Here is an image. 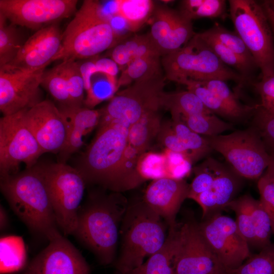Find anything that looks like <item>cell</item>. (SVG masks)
I'll use <instances>...</instances> for the list:
<instances>
[{
	"instance_id": "obj_1",
	"label": "cell",
	"mask_w": 274,
	"mask_h": 274,
	"mask_svg": "<svg viewBox=\"0 0 274 274\" xmlns=\"http://www.w3.org/2000/svg\"><path fill=\"white\" fill-rule=\"evenodd\" d=\"M130 125L119 120L99 124L96 133L77 161L86 185L122 193L139 186L125 167Z\"/></svg>"
},
{
	"instance_id": "obj_2",
	"label": "cell",
	"mask_w": 274,
	"mask_h": 274,
	"mask_svg": "<svg viewBox=\"0 0 274 274\" xmlns=\"http://www.w3.org/2000/svg\"><path fill=\"white\" fill-rule=\"evenodd\" d=\"M128 201L121 194L104 191L90 193L81 204L73 235L96 257L99 263H114L121 223Z\"/></svg>"
},
{
	"instance_id": "obj_3",
	"label": "cell",
	"mask_w": 274,
	"mask_h": 274,
	"mask_svg": "<svg viewBox=\"0 0 274 274\" xmlns=\"http://www.w3.org/2000/svg\"><path fill=\"white\" fill-rule=\"evenodd\" d=\"M0 189L30 231L49 241L62 234L44 180L35 165L1 179Z\"/></svg>"
},
{
	"instance_id": "obj_4",
	"label": "cell",
	"mask_w": 274,
	"mask_h": 274,
	"mask_svg": "<svg viewBox=\"0 0 274 274\" xmlns=\"http://www.w3.org/2000/svg\"><path fill=\"white\" fill-rule=\"evenodd\" d=\"M166 222L142 198L128 202L120 229V247L114 262L117 274H127L158 251L168 234Z\"/></svg>"
},
{
	"instance_id": "obj_5",
	"label": "cell",
	"mask_w": 274,
	"mask_h": 274,
	"mask_svg": "<svg viewBox=\"0 0 274 274\" xmlns=\"http://www.w3.org/2000/svg\"><path fill=\"white\" fill-rule=\"evenodd\" d=\"M116 44L114 31L100 2L85 0L62 32L61 48L52 62L89 59Z\"/></svg>"
},
{
	"instance_id": "obj_6",
	"label": "cell",
	"mask_w": 274,
	"mask_h": 274,
	"mask_svg": "<svg viewBox=\"0 0 274 274\" xmlns=\"http://www.w3.org/2000/svg\"><path fill=\"white\" fill-rule=\"evenodd\" d=\"M161 61L165 79L179 84L220 79L242 84L248 80L223 63L197 33L183 47L163 56Z\"/></svg>"
},
{
	"instance_id": "obj_7",
	"label": "cell",
	"mask_w": 274,
	"mask_h": 274,
	"mask_svg": "<svg viewBox=\"0 0 274 274\" xmlns=\"http://www.w3.org/2000/svg\"><path fill=\"white\" fill-rule=\"evenodd\" d=\"M35 166L45 183L60 231L73 235L87 185L84 178L66 163L37 162Z\"/></svg>"
},
{
	"instance_id": "obj_8",
	"label": "cell",
	"mask_w": 274,
	"mask_h": 274,
	"mask_svg": "<svg viewBox=\"0 0 274 274\" xmlns=\"http://www.w3.org/2000/svg\"><path fill=\"white\" fill-rule=\"evenodd\" d=\"M235 31L250 52L261 75L274 73V38L261 5L254 0H229Z\"/></svg>"
},
{
	"instance_id": "obj_9",
	"label": "cell",
	"mask_w": 274,
	"mask_h": 274,
	"mask_svg": "<svg viewBox=\"0 0 274 274\" xmlns=\"http://www.w3.org/2000/svg\"><path fill=\"white\" fill-rule=\"evenodd\" d=\"M205 137L211 149L220 153L243 178L259 179L270 163L271 156L252 126L228 134Z\"/></svg>"
},
{
	"instance_id": "obj_10",
	"label": "cell",
	"mask_w": 274,
	"mask_h": 274,
	"mask_svg": "<svg viewBox=\"0 0 274 274\" xmlns=\"http://www.w3.org/2000/svg\"><path fill=\"white\" fill-rule=\"evenodd\" d=\"M24 111L0 119V179L19 173L21 163L32 167L44 153L24 121Z\"/></svg>"
},
{
	"instance_id": "obj_11",
	"label": "cell",
	"mask_w": 274,
	"mask_h": 274,
	"mask_svg": "<svg viewBox=\"0 0 274 274\" xmlns=\"http://www.w3.org/2000/svg\"><path fill=\"white\" fill-rule=\"evenodd\" d=\"M164 76L136 82L115 94L100 109L99 124L119 120L130 125L147 115L158 111L165 86ZM98 124V125H99Z\"/></svg>"
},
{
	"instance_id": "obj_12",
	"label": "cell",
	"mask_w": 274,
	"mask_h": 274,
	"mask_svg": "<svg viewBox=\"0 0 274 274\" xmlns=\"http://www.w3.org/2000/svg\"><path fill=\"white\" fill-rule=\"evenodd\" d=\"M175 274H234L212 250L198 223L189 218L179 223L175 255Z\"/></svg>"
},
{
	"instance_id": "obj_13",
	"label": "cell",
	"mask_w": 274,
	"mask_h": 274,
	"mask_svg": "<svg viewBox=\"0 0 274 274\" xmlns=\"http://www.w3.org/2000/svg\"><path fill=\"white\" fill-rule=\"evenodd\" d=\"M198 224L209 246L228 269L234 271L252 255L232 218L218 213Z\"/></svg>"
},
{
	"instance_id": "obj_14",
	"label": "cell",
	"mask_w": 274,
	"mask_h": 274,
	"mask_svg": "<svg viewBox=\"0 0 274 274\" xmlns=\"http://www.w3.org/2000/svg\"><path fill=\"white\" fill-rule=\"evenodd\" d=\"M77 0H0V13L11 23L38 30L77 11Z\"/></svg>"
},
{
	"instance_id": "obj_15",
	"label": "cell",
	"mask_w": 274,
	"mask_h": 274,
	"mask_svg": "<svg viewBox=\"0 0 274 274\" xmlns=\"http://www.w3.org/2000/svg\"><path fill=\"white\" fill-rule=\"evenodd\" d=\"M44 71L0 67V110L3 116L28 110L43 100L41 87Z\"/></svg>"
},
{
	"instance_id": "obj_16",
	"label": "cell",
	"mask_w": 274,
	"mask_h": 274,
	"mask_svg": "<svg viewBox=\"0 0 274 274\" xmlns=\"http://www.w3.org/2000/svg\"><path fill=\"white\" fill-rule=\"evenodd\" d=\"M24 121L45 153H59L68 135V124L57 106L43 100L23 113Z\"/></svg>"
},
{
	"instance_id": "obj_17",
	"label": "cell",
	"mask_w": 274,
	"mask_h": 274,
	"mask_svg": "<svg viewBox=\"0 0 274 274\" xmlns=\"http://www.w3.org/2000/svg\"><path fill=\"white\" fill-rule=\"evenodd\" d=\"M27 264L23 274H90V267L81 252L63 234Z\"/></svg>"
},
{
	"instance_id": "obj_18",
	"label": "cell",
	"mask_w": 274,
	"mask_h": 274,
	"mask_svg": "<svg viewBox=\"0 0 274 274\" xmlns=\"http://www.w3.org/2000/svg\"><path fill=\"white\" fill-rule=\"evenodd\" d=\"M148 33L161 57L186 44L195 35L192 21L179 10L156 5Z\"/></svg>"
},
{
	"instance_id": "obj_19",
	"label": "cell",
	"mask_w": 274,
	"mask_h": 274,
	"mask_svg": "<svg viewBox=\"0 0 274 274\" xmlns=\"http://www.w3.org/2000/svg\"><path fill=\"white\" fill-rule=\"evenodd\" d=\"M62 39L57 23L43 27L28 38L14 59L3 67L25 72L45 70L59 51Z\"/></svg>"
},
{
	"instance_id": "obj_20",
	"label": "cell",
	"mask_w": 274,
	"mask_h": 274,
	"mask_svg": "<svg viewBox=\"0 0 274 274\" xmlns=\"http://www.w3.org/2000/svg\"><path fill=\"white\" fill-rule=\"evenodd\" d=\"M189 192V184L183 179L160 177L149 184L142 199L166 222L169 228L178 225L177 215L188 198Z\"/></svg>"
},
{
	"instance_id": "obj_21",
	"label": "cell",
	"mask_w": 274,
	"mask_h": 274,
	"mask_svg": "<svg viewBox=\"0 0 274 274\" xmlns=\"http://www.w3.org/2000/svg\"><path fill=\"white\" fill-rule=\"evenodd\" d=\"M243 178L230 166H227L207 191L191 198L201 207L202 220L221 213L236 198L242 186Z\"/></svg>"
},
{
	"instance_id": "obj_22",
	"label": "cell",
	"mask_w": 274,
	"mask_h": 274,
	"mask_svg": "<svg viewBox=\"0 0 274 274\" xmlns=\"http://www.w3.org/2000/svg\"><path fill=\"white\" fill-rule=\"evenodd\" d=\"M66 118L68 124L66 142L59 153L60 161H66L84 145V139L96 126H98L100 110L85 107H69L57 106Z\"/></svg>"
},
{
	"instance_id": "obj_23",
	"label": "cell",
	"mask_w": 274,
	"mask_h": 274,
	"mask_svg": "<svg viewBox=\"0 0 274 274\" xmlns=\"http://www.w3.org/2000/svg\"><path fill=\"white\" fill-rule=\"evenodd\" d=\"M161 124L160 116L157 111L130 126L127 150V155L130 158L141 159L153 140L157 136Z\"/></svg>"
},
{
	"instance_id": "obj_24",
	"label": "cell",
	"mask_w": 274,
	"mask_h": 274,
	"mask_svg": "<svg viewBox=\"0 0 274 274\" xmlns=\"http://www.w3.org/2000/svg\"><path fill=\"white\" fill-rule=\"evenodd\" d=\"M149 56L161 57L149 33L125 39L112 47L110 53V58L122 70L133 60Z\"/></svg>"
},
{
	"instance_id": "obj_25",
	"label": "cell",
	"mask_w": 274,
	"mask_h": 274,
	"mask_svg": "<svg viewBox=\"0 0 274 274\" xmlns=\"http://www.w3.org/2000/svg\"><path fill=\"white\" fill-rule=\"evenodd\" d=\"M178 224L176 227L168 228L166 240L158 251L127 274H175V255Z\"/></svg>"
},
{
	"instance_id": "obj_26",
	"label": "cell",
	"mask_w": 274,
	"mask_h": 274,
	"mask_svg": "<svg viewBox=\"0 0 274 274\" xmlns=\"http://www.w3.org/2000/svg\"><path fill=\"white\" fill-rule=\"evenodd\" d=\"M160 106L170 112L172 120L193 115L213 114L194 93L188 90L170 93L163 91L160 96Z\"/></svg>"
},
{
	"instance_id": "obj_27",
	"label": "cell",
	"mask_w": 274,
	"mask_h": 274,
	"mask_svg": "<svg viewBox=\"0 0 274 274\" xmlns=\"http://www.w3.org/2000/svg\"><path fill=\"white\" fill-rule=\"evenodd\" d=\"M27 251L23 238L6 236L0 239L1 274L11 273L25 269Z\"/></svg>"
},
{
	"instance_id": "obj_28",
	"label": "cell",
	"mask_w": 274,
	"mask_h": 274,
	"mask_svg": "<svg viewBox=\"0 0 274 274\" xmlns=\"http://www.w3.org/2000/svg\"><path fill=\"white\" fill-rule=\"evenodd\" d=\"M161 68V57L159 56H149L135 59L122 70L117 80L118 88L162 76Z\"/></svg>"
},
{
	"instance_id": "obj_29",
	"label": "cell",
	"mask_w": 274,
	"mask_h": 274,
	"mask_svg": "<svg viewBox=\"0 0 274 274\" xmlns=\"http://www.w3.org/2000/svg\"><path fill=\"white\" fill-rule=\"evenodd\" d=\"M117 15L127 23L131 32L139 30L151 18L156 5L151 0H117Z\"/></svg>"
},
{
	"instance_id": "obj_30",
	"label": "cell",
	"mask_w": 274,
	"mask_h": 274,
	"mask_svg": "<svg viewBox=\"0 0 274 274\" xmlns=\"http://www.w3.org/2000/svg\"><path fill=\"white\" fill-rule=\"evenodd\" d=\"M19 27L0 13V67L14 59L26 41Z\"/></svg>"
},
{
	"instance_id": "obj_31",
	"label": "cell",
	"mask_w": 274,
	"mask_h": 274,
	"mask_svg": "<svg viewBox=\"0 0 274 274\" xmlns=\"http://www.w3.org/2000/svg\"><path fill=\"white\" fill-rule=\"evenodd\" d=\"M181 84L194 93L213 114L231 121H239L246 118L237 112L205 87L192 80H186Z\"/></svg>"
},
{
	"instance_id": "obj_32",
	"label": "cell",
	"mask_w": 274,
	"mask_h": 274,
	"mask_svg": "<svg viewBox=\"0 0 274 274\" xmlns=\"http://www.w3.org/2000/svg\"><path fill=\"white\" fill-rule=\"evenodd\" d=\"M243 196L255 229L257 249L261 250L271 244L272 230L270 218L260 200L255 199L250 194Z\"/></svg>"
},
{
	"instance_id": "obj_33",
	"label": "cell",
	"mask_w": 274,
	"mask_h": 274,
	"mask_svg": "<svg viewBox=\"0 0 274 274\" xmlns=\"http://www.w3.org/2000/svg\"><path fill=\"white\" fill-rule=\"evenodd\" d=\"M197 34L223 63L234 70L247 79L255 68L257 67L249 64L237 56L212 37L207 30L197 33Z\"/></svg>"
},
{
	"instance_id": "obj_34",
	"label": "cell",
	"mask_w": 274,
	"mask_h": 274,
	"mask_svg": "<svg viewBox=\"0 0 274 274\" xmlns=\"http://www.w3.org/2000/svg\"><path fill=\"white\" fill-rule=\"evenodd\" d=\"M226 167V165L212 157L207 158L196 166L194 168V178L189 184L188 198L191 199L207 191Z\"/></svg>"
},
{
	"instance_id": "obj_35",
	"label": "cell",
	"mask_w": 274,
	"mask_h": 274,
	"mask_svg": "<svg viewBox=\"0 0 274 274\" xmlns=\"http://www.w3.org/2000/svg\"><path fill=\"white\" fill-rule=\"evenodd\" d=\"M117 80L116 77L106 73L93 74L90 79L89 88L86 91L85 107L93 109L102 101L111 99L118 89Z\"/></svg>"
},
{
	"instance_id": "obj_36",
	"label": "cell",
	"mask_w": 274,
	"mask_h": 274,
	"mask_svg": "<svg viewBox=\"0 0 274 274\" xmlns=\"http://www.w3.org/2000/svg\"><path fill=\"white\" fill-rule=\"evenodd\" d=\"M169 122L175 134L189 151L192 163L213 151L204 136L191 130L180 119H172Z\"/></svg>"
},
{
	"instance_id": "obj_37",
	"label": "cell",
	"mask_w": 274,
	"mask_h": 274,
	"mask_svg": "<svg viewBox=\"0 0 274 274\" xmlns=\"http://www.w3.org/2000/svg\"><path fill=\"white\" fill-rule=\"evenodd\" d=\"M226 10L224 0H184L180 3L179 11L190 20L201 18L222 17Z\"/></svg>"
},
{
	"instance_id": "obj_38",
	"label": "cell",
	"mask_w": 274,
	"mask_h": 274,
	"mask_svg": "<svg viewBox=\"0 0 274 274\" xmlns=\"http://www.w3.org/2000/svg\"><path fill=\"white\" fill-rule=\"evenodd\" d=\"M41 86L57 102V106L72 107L61 62L51 69L44 71Z\"/></svg>"
},
{
	"instance_id": "obj_39",
	"label": "cell",
	"mask_w": 274,
	"mask_h": 274,
	"mask_svg": "<svg viewBox=\"0 0 274 274\" xmlns=\"http://www.w3.org/2000/svg\"><path fill=\"white\" fill-rule=\"evenodd\" d=\"M180 120L191 130L205 136H217L233 129L232 123L222 120L214 114L193 115Z\"/></svg>"
},
{
	"instance_id": "obj_40",
	"label": "cell",
	"mask_w": 274,
	"mask_h": 274,
	"mask_svg": "<svg viewBox=\"0 0 274 274\" xmlns=\"http://www.w3.org/2000/svg\"><path fill=\"white\" fill-rule=\"evenodd\" d=\"M196 82L212 91L228 106L246 118L252 116L258 106V105L250 106L242 104L237 96L231 90L226 81L223 80L211 79Z\"/></svg>"
},
{
	"instance_id": "obj_41",
	"label": "cell",
	"mask_w": 274,
	"mask_h": 274,
	"mask_svg": "<svg viewBox=\"0 0 274 274\" xmlns=\"http://www.w3.org/2000/svg\"><path fill=\"white\" fill-rule=\"evenodd\" d=\"M206 30L237 56L249 64L257 67L250 52L235 31H231L218 23Z\"/></svg>"
},
{
	"instance_id": "obj_42",
	"label": "cell",
	"mask_w": 274,
	"mask_h": 274,
	"mask_svg": "<svg viewBox=\"0 0 274 274\" xmlns=\"http://www.w3.org/2000/svg\"><path fill=\"white\" fill-rule=\"evenodd\" d=\"M234 274H274V244L252 255Z\"/></svg>"
},
{
	"instance_id": "obj_43",
	"label": "cell",
	"mask_w": 274,
	"mask_h": 274,
	"mask_svg": "<svg viewBox=\"0 0 274 274\" xmlns=\"http://www.w3.org/2000/svg\"><path fill=\"white\" fill-rule=\"evenodd\" d=\"M72 107L84 106L85 96L84 81L78 61H61Z\"/></svg>"
},
{
	"instance_id": "obj_44",
	"label": "cell",
	"mask_w": 274,
	"mask_h": 274,
	"mask_svg": "<svg viewBox=\"0 0 274 274\" xmlns=\"http://www.w3.org/2000/svg\"><path fill=\"white\" fill-rule=\"evenodd\" d=\"M233 211L236 215L237 228L249 246L257 248V239L251 215L243 195L230 202L226 209Z\"/></svg>"
},
{
	"instance_id": "obj_45",
	"label": "cell",
	"mask_w": 274,
	"mask_h": 274,
	"mask_svg": "<svg viewBox=\"0 0 274 274\" xmlns=\"http://www.w3.org/2000/svg\"><path fill=\"white\" fill-rule=\"evenodd\" d=\"M252 116V127L258 133L268 153L274 155V115L265 111L259 104Z\"/></svg>"
},
{
	"instance_id": "obj_46",
	"label": "cell",
	"mask_w": 274,
	"mask_h": 274,
	"mask_svg": "<svg viewBox=\"0 0 274 274\" xmlns=\"http://www.w3.org/2000/svg\"><path fill=\"white\" fill-rule=\"evenodd\" d=\"M93 58L82 62L78 61L84 81L85 92L89 88L90 79L93 74L104 73L116 77L120 70L118 65L110 58H97L96 56Z\"/></svg>"
},
{
	"instance_id": "obj_47",
	"label": "cell",
	"mask_w": 274,
	"mask_h": 274,
	"mask_svg": "<svg viewBox=\"0 0 274 274\" xmlns=\"http://www.w3.org/2000/svg\"><path fill=\"white\" fill-rule=\"evenodd\" d=\"M257 187L260 200L270 218L274 234V176L266 170L259 178Z\"/></svg>"
},
{
	"instance_id": "obj_48",
	"label": "cell",
	"mask_w": 274,
	"mask_h": 274,
	"mask_svg": "<svg viewBox=\"0 0 274 274\" xmlns=\"http://www.w3.org/2000/svg\"><path fill=\"white\" fill-rule=\"evenodd\" d=\"M157 136L166 149L181 155L190 164L192 163L189 151L173 131L169 121L161 124Z\"/></svg>"
},
{
	"instance_id": "obj_49",
	"label": "cell",
	"mask_w": 274,
	"mask_h": 274,
	"mask_svg": "<svg viewBox=\"0 0 274 274\" xmlns=\"http://www.w3.org/2000/svg\"><path fill=\"white\" fill-rule=\"evenodd\" d=\"M254 86L261 98L260 107L268 113L274 115V73L261 75Z\"/></svg>"
},
{
	"instance_id": "obj_50",
	"label": "cell",
	"mask_w": 274,
	"mask_h": 274,
	"mask_svg": "<svg viewBox=\"0 0 274 274\" xmlns=\"http://www.w3.org/2000/svg\"><path fill=\"white\" fill-rule=\"evenodd\" d=\"M261 5L269 21L274 38V10L270 7L266 1H263Z\"/></svg>"
},
{
	"instance_id": "obj_51",
	"label": "cell",
	"mask_w": 274,
	"mask_h": 274,
	"mask_svg": "<svg viewBox=\"0 0 274 274\" xmlns=\"http://www.w3.org/2000/svg\"><path fill=\"white\" fill-rule=\"evenodd\" d=\"M9 224L8 214L3 206H0V229L3 231L6 229Z\"/></svg>"
},
{
	"instance_id": "obj_52",
	"label": "cell",
	"mask_w": 274,
	"mask_h": 274,
	"mask_svg": "<svg viewBox=\"0 0 274 274\" xmlns=\"http://www.w3.org/2000/svg\"><path fill=\"white\" fill-rule=\"evenodd\" d=\"M270 163L266 170L274 176V155H272Z\"/></svg>"
},
{
	"instance_id": "obj_53",
	"label": "cell",
	"mask_w": 274,
	"mask_h": 274,
	"mask_svg": "<svg viewBox=\"0 0 274 274\" xmlns=\"http://www.w3.org/2000/svg\"><path fill=\"white\" fill-rule=\"evenodd\" d=\"M270 7L274 10V0L266 1Z\"/></svg>"
}]
</instances>
